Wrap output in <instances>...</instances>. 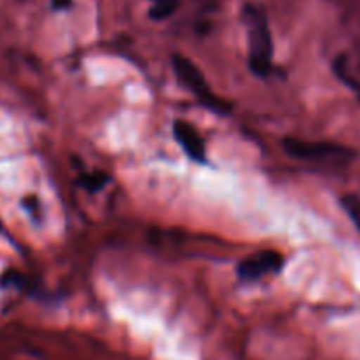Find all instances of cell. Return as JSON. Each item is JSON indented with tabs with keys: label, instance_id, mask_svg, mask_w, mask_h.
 I'll return each instance as SVG.
<instances>
[{
	"label": "cell",
	"instance_id": "1",
	"mask_svg": "<svg viewBox=\"0 0 360 360\" xmlns=\"http://www.w3.org/2000/svg\"><path fill=\"white\" fill-rule=\"evenodd\" d=\"M245 27H248L249 43V71L258 78H266L272 72V57H274V43L270 34L266 15L262 8L245 6L244 9Z\"/></svg>",
	"mask_w": 360,
	"mask_h": 360
},
{
	"label": "cell",
	"instance_id": "2",
	"mask_svg": "<svg viewBox=\"0 0 360 360\" xmlns=\"http://www.w3.org/2000/svg\"><path fill=\"white\" fill-rule=\"evenodd\" d=\"M173 71H175L176 78L186 89L202 103L205 108L212 110V112L217 113H231V106L228 105L226 101H223L221 98H217L212 92V89L207 83L205 76L200 71L198 65L195 62L189 60L188 57H182V55H173Z\"/></svg>",
	"mask_w": 360,
	"mask_h": 360
},
{
	"label": "cell",
	"instance_id": "3",
	"mask_svg": "<svg viewBox=\"0 0 360 360\" xmlns=\"http://www.w3.org/2000/svg\"><path fill=\"white\" fill-rule=\"evenodd\" d=\"M283 148L288 155L302 161H328V159H345L352 155V150L330 141H304L297 138L283 140Z\"/></svg>",
	"mask_w": 360,
	"mask_h": 360
},
{
	"label": "cell",
	"instance_id": "4",
	"mask_svg": "<svg viewBox=\"0 0 360 360\" xmlns=\"http://www.w3.org/2000/svg\"><path fill=\"white\" fill-rule=\"evenodd\" d=\"M283 266H285V256L274 249H266L242 259L237 265V274L242 281H258L265 276L279 274Z\"/></svg>",
	"mask_w": 360,
	"mask_h": 360
},
{
	"label": "cell",
	"instance_id": "5",
	"mask_svg": "<svg viewBox=\"0 0 360 360\" xmlns=\"http://www.w3.org/2000/svg\"><path fill=\"white\" fill-rule=\"evenodd\" d=\"M173 136H175L176 143L184 148L186 154L200 165H207L209 158H207L205 141H203L202 134L195 129L186 120H175L173 122Z\"/></svg>",
	"mask_w": 360,
	"mask_h": 360
},
{
	"label": "cell",
	"instance_id": "6",
	"mask_svg": "<svg viewBox=\"0 0 360 360\" xmlns=\"http://www.w3.org/2000/svg\"><path fill=\"white\" fill-rule=\"evenodd\" d=\"M179 4L180 0H161V2H155L150 8V11H148V16L155 20V22H161V20L169 18L176 11Z\"/></svg>",
	"mask_w": 360,
	"mask_h": 360
},
{
	"label": "cell",
	"instance_id": "7",
	"mask_svg": "<svg viewBox=\"0 0 360 360\" xmlns=\"http://www.w3.org/2000/svg\"><path fill=\"white\" fill-rule=\"evenodd\" d=\"M341 207L345 209V212L348 214L349 219L353 221V224L356 226V230L360 231V198L355 195H345L341 198Z\"/></svg>",
	"mask_w": 360,
	"mask_h": 360
},
{
	"label": "cell",
	"instance_id": "8",
	"mask_svg": "<svg viewBox=\"0 0 360 360\" xmlns=\"http://www.w3.org/2000/svg\"><path fill=\"white\" fill-rule=\"evenodd\" d=\"M108 175L101 172H96V173H90V175H83L79 176V184L90 193H96L99 191L101 188H105L108 184Z\"/></svg>",
	"mask_w": 360,
	"mask_h": 360
},
{
	"label": "cell",
	"instance_id": "9",
	"mask_svg": "<svg viewBox=\"0 0 360 360\" xmlns=\"http://www.w3.org/2000/svg\"><path fill=\"white\" fill-rule=\"evenodd\" d=\"M334 71L338 72V76L346 83V85L352 86V90L355 92L356 98H359V101H360V82H356L352 75H348V71H346V65H345V58H338V60L334 62Z\"/></svg>",
	"mask_w": 360,
	"mask_h": 360
},
{
	"label": "cell",
	"instance_id": "10",
	"mask_svg": "<svg viewBox=\"0 0 360 360\" xmlns=\"http://www.w3.org/2000/svg\"><path fill=\"white\" fill-rule=\"evenodd\" d=\"M72 4V0H51V6L57 11H64V9H69Z\"/></svg>",
	"mask_w": 360,
	"mask_h": 360
},
{
	"label": "cell",
	"instance_id": "11",
	"mask_svg": "<svg viewBox=\"0 0 360 360\" xmlns=\"http://www.w3.org/2000/svg\"><path fill=\"white\" fill-rule=\"evenodd\" d=\"M154 2H161V0H154Z\"/></svg>",
	"mask_w": 360,
	"mask_h": 360
}]
</instances>
